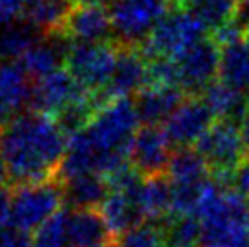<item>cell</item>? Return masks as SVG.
Returning a JSON list of instances; mask_svg holds the SVG:
<instances>
[{
  "label": "cell",
  "mask_w": 249,
  "mask_h": 247,
  "mask_svg": "<svg viewBox=\"0 0 249 247\" xmlns=\"http://www.w3.org/2000/svg\"><path fill=\"white\" fill-rule=\"evenodd\" d=\"M66 151L68 135L40 111L15 117L0 133V162L13 187L58 178Z\"/></svg>",
  "instance_id": "cell-1"
},
{
  "label": "cell",
  "mask_w": 249,
  "mask_h": 247,
  "mask_svg": "<svg viewBox=\"0 0 249 247\" xmlns=\"http://www.w3.org/2000/svg\"><path fill=\"white\" fill-rule=\"evenodd\" d=\"M196 216L202 222L200 247H233L249 238V200L209 178Z\"/></svg>",
  "instance_id": "cell-2"
},
{
  "label": "cell",
  "mask_w": 249,
  "mask_h": 247,
  "mask_svg": "<svg viewBox=\"0 0 249 247\" xmlns=\"http://www.w3.org/2000/svg\"><path fill=\"white\" fill-rule=\"evenodd\" d=\"M209 28L189 9H169L151 29L142 44L145 56L151 58H178L195 44L208 38Z\"/></svg>",
  "instance_id": "cell-3"
},
{
  "label": "cell",
  "mask_w": 249,
  "mask_h": 247,
  "mask_svg": "<svg viewBox=\"0 0 249 247\" xmlns=\"http://www.w3.org/2000/svg\"><path fill=\"white\" fill-rule=\"evenodd\" d=\"M195 149L208 164L209 173H213V180L220 185L231 184L233 173L248 158L240 127L226 120L211 124V127L195 144Z\"/></svg>",
  "instance_id": "cell-4"
},
{
  "label": "cell",
  "mask_w": 249,
  "mask_h": 247,
  "mask_svg": "<svg viewBox=\"0 0 249 247\" xmlns=\"http://www.w3.org/2000/svg\"><path fill=\"white\" fill-rule=\"evenodd\" d=\"M64 202L60 176L40 184L17 185L11 191V224L29 233L55 216Z\"/></svg>",
  "instance_id": "cell-5"
},
{
  "label": "cell",
  "mask_w": 249,
  "mask_h": 247,
  "mask_svg": "<svg viewBox=\"0 0 249 247\" xmlns=\"http://www.w3.org/2000/svg\"><path fill=\"white\" fill-rule=\"evenodd\" d=\"M118 60V42L71 44L64 66L78 86L91 93H102L115 73Z\"/></svg>",
  "instance_id": "cell-6"
},
{
  "label": "cell",
  "mask_w": 249,
  "mask_h": 247,
  "mask_svg": "<svg viewBox=\"0 0 249 247\" xmlns=\"http://www.w3.org/2000/svg\"><path fill=\"white\" fill-rule=\"evenodd\" d=\"M169 9H173V0H113L109 15L118 42L142 46Z\"/></svg>",
  "instance_id": "cell-7"
},
{
  "label": "cell",
  "mask_w": 249,
  "mask_h": 247,
  "mask_svg": "<svg viewBox=\"0 0 249 247\" xmlns=\"http://www.w3.org/2000/svg\"><path fill=\"white\" fill-rule=\"evenodd\" d=\"M180 89L189 96H198L208 89L220 73V46L213 36L204 38L175 58Z\"/></svg>",
  "instance_id": "cell-8"
},
{
  "label": "cell",
  "mask_w": 249,
  "mask_h": 247,
  "mask_svg": "<svg viewBox=\"0 0 249 247\" xmlns=\"http://www.w3.org/2000/svg\"><path fill=\"white\" fill-rule=\"evenodd\" d=\"M111 15L102 4L71 2L56 36L73 44H100L111 42Z\"/></svg>",
  "instance_id": "cell-9"
},
{
  "label": "cell",
  "mask_w": 249,
  "mask_h": 247,
  "mask_svg": "<svg viewBox=\"0 0 249 247\" xmlns=\"http://www.w3.org/2000/svg\"><path fill=\"white\" fill-rule=\"evenodd\" d=\"M118 42V40H117ZM147 64L142 46L122 44L118 42V60L115 73L102 93H98V104L102 106L107 100L127 98L137 95L147 84Z\"/></svg>",
  "instance_id": "cell-10"
},
{
  "label": "cell",
  "mask_w": 249,
  "mask_h": 247,
  "mask_svg": "<svg viewBox=\"0 0 249 247\" xmlns=\"http://www.w3.org/2000/svg\"><path fill=\"white\" fill-rule=\"evenodd\" d=\"M214 117L204 98L189 96L180 104V107L164 122V133L171 145L191 147L211 127Z\"/></svg>",
  "instance_id": "cell-11"
},
{
  "label": "cell",
  "mask_w": 249,
  "mask_h": 247,
  "mask_svg": "<svg viewBox=\"0 0 249 247\" xmlns=\"http://www.w3.org/2000/svg\"><path fill=\"white\" fill-rule=\"evenodd\" d=\"M171 155V144L164 129L159 125H144L133 138L129 162L144 176H157L166 175Z\"/></svg>",
  "instance_id": "cell-12"
},
{
  "label": "cell",
  "mask_w": 249,
  "mask_h": 247,
  "mask_svg": "<svg viewBox=\"0 0 249 247\" xmlns=\"http://www.w3.org/2000/svg\"><path fill=\"white\" fill-rule=\"evenodd\" d=\"M82 91L84 88L76 84L68 69H58L46 78L36 80V86L31 93V106H33V111H40V113L56 117Z\"/></svg>",
  "instance_id": "cell-13"
},
{
  "label": "cell",
  "mask_w": 249,
  "mask_h": 247,
  "mask_svg": "<svg viewBox=\"0 0 249 247\" xmlns=\"http://www.w3.org/2000/svg\"><path fill=\"white\" fill-rule=\"evenodd\" d=\"M70 247H111L117 244L100 209H73L68 213Z\"/></svg>",
  "instance_id": "cell-14"
},
{
  "label": "cell",
  "mask_w": 249,
  "mask_h": 247,
  "mask_svg": "<svg viewBox=\"0 0 249 247\" xmlns=\"http://www.w3.org/2000/svg\"><path fill=\"white\" fill-rule=\"evenodd\" d=\"M184 91L178 86H145L137 93L135 107L139 118L145 125H159L166 122L184 102Z\"/></svg>",
  "instance_id": "cell-15"
},
{
  "label": "cell",
  "mask_w": 249,
  "mask_h": 247,
  "mask_svg": "<svg viewBox=\"0 0 249 247\" xmlns=\"http://www.w3.org/2000/svg\"><path fill=\"white\" fill-rule=\"evenodd\" d=\"M100 213L117 240L131 229L142 226L145 220L139 204V193L109 191L100 207Z\"/></svg>",
  "instance_id": "cell-16"
},
{
  "label": "cell",
  "mask_w": 249,
  "mask_h": 247,
  "mask_svg": "<svg viewBox=\"0 0 249 247\" xmlns=\"http://www.w3.org/2000/svg\"><path fill=\"white\" fill-rule=\"evenodd\" d=\"M62 182L64 198L73 206V209H100L109 194L106 178L95 173L75 175L62 178Z\"/></svg>",
  "instance_id": "cell-17"
},
{
  "label": "cell",
  "mask_w": 249,
  "mask_h": 247,
  "mask_svg": "<svg viewBox=\"0 0 249 247\" xmlns=\"http://www.w3.org/2000/svg\"><path fill=\"white\" fill-rule=\"evenodd\" d=\"M139 204L145 220L159 222L171 218L169 214L173 204V189L166 175L145 176L139 191Z\"/></svg>",
  "instance_id": "cell-18"
},
{
  "label": "cell",
  "mask_w": 249,
  "mask_h": 247,
  "mask_svg": "<svg viewBox=\"0 0 249 247\" xmlns=\"http://www.w3.org/2000/svg\"><path fill=\"white\" fill-rule=\"evenodd\" d=\"M204 102L208 104L214 118L226 122H240L249 107L248 95L231 88L222 80L213 82L204 91Z\"/></svg>",
  "instance_id": "cell-19"
},
{
  "label": "cell",
  "mask_w": 249,
  "mask_h": 247,
  "mask_svg": "<svg viewBox=\"0 0 249 247\" xmlns=\"http://www.w3.org/2000/svg\"><path fill=\"white\" fill-rule=\"evenodd\" d=\"M220 80L249 95V46L246 40L220 48Z\"/></svg>",
  "instance_id": "cell-20"
},
{
  "label": "cell",
  "mask_w": 249,
  "mask_h": 247,
  "mask_svg": "<svg viewBox=\"0 0 249 247\" xmlns=\"http://www.w3.org/2000/svg\"><path fill=\"white\" fill-rule=\"evenodd\" d=\"M209 167L195 147H182L171 155L166 176L173 185H196L209 180Z\"/></svg>",
  "instance_id": "cell-21"
},
{
  "label": "cell",
  "mask_w": 249,
  "mask_h": 247,
  "mask_svg": "<svg viewBox=\"0 0 249 247\" xmlns=\"http://www.w3.org/2000/svg\"><path fill=\"white\" fill-rule=\"evenodd\" d=\"M48 38H51V40L35 44L20 58V64L28 71V75L31 78H36V80H42L51 73L58 71L60 64L66 58V53H68V51H62L58 46L60 44V42H56L58 36H48Z\"/></svg>",
  "instance_id": "cell-22"
},
{
  "label": "cell",
  "mask_w": 249,
  "mask_h": 247,
  "mask_svg": "<svg viewBox=\"0 0 249 247\" xmlns=\"http://www.w3.org/2000/svg\"><path fill=\"white\" fill-rule=\"evenodd\" d=\"M29 78L31 76L20 62L0 64V96L13 111L31 102L33 88L29 86Z\"/></svg>",
  "instance_id": "cell-23"
},
{
  "label": "cell",
  "mask_w": 249,
  "mask_h": 247,
  "mask_svg": "<svg viewBox=\"0 0 249 247\" xmlns=\"http://www.w3.org/2000/svg\"><path fill=\"white\" fill-rule=\"evenodd\" d=\"M70 6L71 0H33L26 6V18L33 29L56 36Z\"/></svg>",
  "instance_id": "cell-24"
},
{
  "label": "cell",
  "mask_w": 249,
  "mask_h": 247,
  "mask_svg": "<svg viewBox=\"0 0 249 247\" xmlns=\"http://www.w3.org/2000/svg\"><path fill=\"white\" fill-rule=\"evenodd\" d=\"M166 247H196L202 240V222L195 214L171 216L162 226Z\"/></svg>",
  "instance_id": "cell-25"
},
{
  "label": "cell",
  "mask_w": 249,
  "mask_h": 247,
  "mask_svg": "<svg viewBox=\"0 0 249 247\" xmlns=\"http://www.w3.org/2000/svg\"><path fill=\"white\" fill-rule=\"evenodd\" d=\"M238 2L240 0H193L187 9L193 11L208 26L209 31L214 33L231 20H235Z\"/></svg>",
  "instance_id": "cell-26"
},
{
  "label": "cell",
  "mask_w": 249,
  "mask_h": 247,
  "mask_svg": "<svg viewBox=\"0 0 249 247\" xmlns=\"http://www.w3.org/2000/svg\"><path fill=\"white\" fill-rule=\"evenodd\" d=\"M35 29L31 26H7L0 31V58L13 62L22 58L35 46Z\"/></svg>",
  "instance_id": "cell-27"
},
{
  "label": "cell",
  "mask_w": 249,
  "mask_h": 247,
  "mask_svg": "<svg viewBox=\"0 0 249 247\" xmlns=\"http://www.w3.org/2000/svg\"><path fill=\"white\" fill-rule=\"evenodd\" d=\"M33 242H35V247H66V244H70V238H68V213L58 211L46 224H42L36 229Z\"/></svg>",
  "instance_id": "cell-28"
},
{
  "label": "cell",
  "mask_w": 249,
  "mask_h": 247,
  "mask_svg": "<svg viewBox=\"0 0 249 247\" xmlns=\"http://www.w3.org/2000/svg\"><path fill=\"white\" fill-rule=\"evenodd\" d=\"M118 247H166L164 231L155 224H142L131 229L129 233L120 236L117 242Z\"/></svg>",
  "instance_id": "cell-29"
},
{
  "label": "cell",
  "mask_w": 249,
  "mask_h": 247,
  "mask_svg": "<svg viewBox=\"0 0 249 247\" xmlns=\"http://www.w3.org/2000/svg\"><path fill=\"white\" fill-rule=\"evenodd\" d=\"M0 247H35V242L28 231L13 226L0 233Z\"/></svg>",
  "instance_id": "cell-30"
},
{
  "label": "cell",
  "mask_w": 249,
  "mask_h": 247,
  "mask_svg": "<svg viewBox=\"0 0 249 247\" xmlns=\"http://www.w3.org/2000/svg\"><path fill=\"white\" fill-rule=\"evenodd\" d=\"M229 187H233V191H236L238 194H242L244 198L249 200V157L233 173Z\"/></svg>",
  "instance_id": "cell-31"
},
{
  "label": "cell",
  "mask_w": 249,
  "mask_h": 247,
  "mask_svg": "<svg viewBox=\"0 0 249 247\" xmlns=\"http://www.w3.org/2000/svg\"><path fill=\"white\" fill-rule=\"evenodd\" d=\"M26 6L28 0H0V24L15 20Z\"/></svg>",
  "instance_id": "cell-32"
},
{
  "label": "cell",
  "mask_w": 249,
  "mask_h": 247,
  "mask_svg": "<svg viewBox=\"0 0 249 247\" xmlns=\"http://www.w3.org/2000/svg\"><path fill=\"white\" fill-rule=\"evenodd\" d=\"M11 224V191L0 189V233Z\"/></svg>",
  "instance_id": "cell-33"
},
{
  "label": "cell",
  "mask_w": 249,
  "mask_h": 247,
  "mask_svg": "<svg viewBox=\"0 0 249 247\" xmlns=\"http://www.w3.org/2000/svg\"><path fill=\"white\" fill-rule=\"evenodd\" d=\"M11 113H13V109H11V107L4 102V98L0 96V133H2V129L6 127L7 124L11 122Z\"/></svg>",
  "instance_id": "cell-34"
},
{
  "label": "cell",
  "mask_w": 249,
  "mask_h": 247,
  "mask_svg": "<svg viewBox=\"0 0 249 247\" xmlns=\"http://www.w3.org/2000/svg\"><path fill=\"white\" fill-rule=\"evenodd\" d=\"M240 135H242L244 147H246V153H248V157H249V107H248V111H246L244 118L240 120Z\"/></svg>",
  "instance_id": "cell-35"
},
{
  "label": "cell",
  "mask_w": 249,
  "mask_h": 247,
  "mask_svg": "<svg viewBox=\"0 0 249 247\" xmlns=\"http://www.w3.org/2000/svg\"><path fill=\"white\" fill-rule=\"evenodd\" d=\"M246 44L249 46V29H248V33H246Z\"/></svg>",
  "instance_id": "cell-36"
},
{
  "label": "cell",
  "mask_w": 249,
  "mask_h": 247,
  "mask_svg": "<svg viewBox=\"0 0 249 247\" xmlns=\"http://www.w3.org/2000/svg\"><path fill=\"white\" fill-rule=\"evenodd\" d=\"M111 247H118V246H117V244H115V246H111Z\"/></svg>",
  "instance_id": "cell-37"
}]
</instances>
